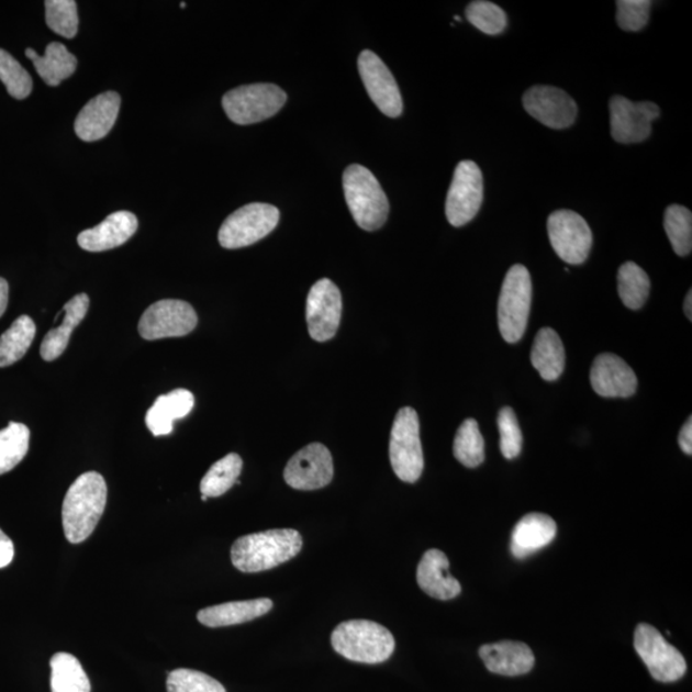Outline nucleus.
Here are the masks:
<instances>
[{"label": "nucleus", "instance_id": "1", "mask_svg": "<svg viewBox=\"0 0 692 692\" xmlns=\"http://www.w3.org/2000/svg\"><path fill=\"white\" fill-rule=\"evenodd\" d=\"M107 494L102 475L91 471L77 477L62 506V523L69 543L80 544L94 533L105 510Z\"/></svg>", "mask_w": 692, "mask_h": 692}, {"label": "nucleus", "instance_id": "2", "mask_svg": "<svg viewBox=\"0 0 692 692\" xmlns=\"http://www.w3.org/2000/svg\"><path fill=\"white\" fill-rule=\"evenodd\" d=\"M303 548V537L295 529H269L242 536L231 548V560L238 571H268L295 558Z\"/></svg>", "mask_w": 692, "mask_h": 692}, {"label": "nucleus", "instance_id": "3", "mask_svg": "<svg viewBox=\"0 0 692 692\" xmlns=\"http://www.w3.org/2000/svg\"><path fill=\"white\" fill-rule=\"evenodd\" d=\"M331 645L342 657L358 663L379 665L395 650V638L387 627L367 620L341 623L331 635Z\"/></svg>", "mask_w": 692, "mask_h": 692}, {"label": "nucleus", "instance_id": "4", "mask_svg": "<svg viewBox=\"0 0 692 692\" xmlns=\"http://www.w3.org/2000/svg\"><path fill=\"white\" fill-rule=\"evenodd\" d=\"M343 187L346 204L360 228L376 231L384 225L389 215V200L375 175L360 165L345 169Z\"/></svg>", "mask_w": 692, "mask_h": 692}, {"label": "nucleus", "instance_id": "5", "mask_svg": "<svg viewBox=\"0 0 692 692\" xmlns=\"http://www.w3.org/2000/svg\"><path fill=\"white\" fill-rule=\"evenodd\" d=\"M531 302L533 282L528 269L515 265L505 276L498 305L499 330L506 343H518L525 335Z\"/></svg>", "mask_w": 692, "mask_h": 692}, {"label": "nucleus", "instance_id": "6", "mask_svg": "<svg viewBox=\"0 0 692 692\" xmlns=\"http://www.w3.org/2000/svg\"><path fill=\"white\" fill-rule=\"evenodd\" d=\"M390 464L400 480L414 483L425 467L420 437L418 414L411 406L397 413L390 434Z\"/></svg>", "mask_w": 692, "mask_h": 692}, {"label": "nucleus", "instance_id": "7", "mask_svg": "<svg viewBox=\"0 0 692 692\" xmlns=\"http://www.w3.org/2000/svg\"><path fill=\"white\" fill-rule=\"evenodd\" d=\"M288 96L274 83L244 85L222 98L227 118L237 125H252L271 119L287 103Z\"/></svg>", "mask_w": 692, "mask_h": 692}, {"label": "nucleus", "instance_id": "8", "mask_svg": "<svg viewBox=\"0 0 692 692\" xmlns=\"http://www.w3.org/2000/svg\"><path fill=\"white\" fill-rule=\"evenodd\" d=\"M279 221L280 211L275 205L246 204L230 214L222 223L219 242L225 249L245 248L271 234Z\"/></svg>", "mask_w": 692, "mask_h": 692}, {"label": "nucleus", "instance_id": "9", "mask_svg": "<svg viewBox=\"0 0 692 692\" xmlns=\"http://www.w3.org/2000/svg\"><path fill=\"white\" fill-rule=\"evenodd\" d=\"M635 650L659 682L679 681L688 671L682 654L648 623H640L635 630Z\"/></svg>", "mask_w": 692, "mask_h": 692}, {"label": "nucleus", "instance_id": "10", "mask_svg": "<svg viewBox=\"0 0 692 692\" xmlns=\"http://www.w3.org/2000/svg\"><path fill=\"white\" fill-rule=\"evenodd\" d=\"M482 200L483 177L480 167L472 160H461L454 171L446 197V219L454 227L467 225L479 213Z\"/></svg>", "mask_w": 692, "mask_h": 692}, {"label": "nucleus", "instance_id": "11", "mask_svg": "<svg viewBox=\"0 0 692 692\" xmlns=\"http://www.w3.org/2000/svg\"><path fill=\"white\" fill-rule=\"evenodd\" d=\"M198 315L189 303L182 300L166 299L152 304L138 321V334L145 341L166 337H182L194 331Z\"/></svg>", "mask_w": 692, "mask_h": 692}, {"label": "nucleus", "instance_id": "12", "mask_svg": "<svg viewBox=\"0 0 692 692\" xmlns=\"http://www.w3.org/2000/svg\"><path fill=\"white\" fill-rule=\"evenodd\" d=\"M548 234L554 252L569 265H582L592 248V233L579 213L556 211L548 220Z\"/></svg>", "mask_w": 692, "mask_h": 692}, {"label": "nucleus", "instance_id": "13", "mask_svg": "<svg viewBox=\"0 0 692 692\" xmlns=\"http://www.w3.org/2000/svg\"><path fill=\"white\" fill-rule=\"evenodd\" d=\"M342 313L341 289L328 279L315 282L306 298L308 331L313 341L319 343L331 341L341 326Z\"/></svg>", "mask_w": 692, "mask_h": 692}, {"label": "nucleus", "instance_id": "14", "mask_svg": "<svg viewBox=\"0 0 692 692\" xmlns=\"http://www.w3.org/2000/svg\"><path fill=\"white\" fill-rule=\"evenodd\" d=\"M283 479L295 490H319L334 479V461L325 445L313 443L292 456Z\"/></svg>", "mask_w": 692, "mask_h": 692}, {"label": "nucleus", "instance_id": "15", "mask_svg": "<svg viewBox=\"0 0 692 692\" xmlns=\"http://www.w3.org/2000/svg\"><path fill=\"white\" fill-rule=\"evenodd\" d=\"M610 111L612 136L621 144L645 142L651 134V123L660 114L656 103H635L621 96L611 99Z\"/></svg>", "mask_w": 692, "mask_h": 692}, {"label": "nucleus", "instance_id": "16", "mask_svg": "<svg viewBox=\"0 0 692 692\" xmlns=\"http://www.w3.org/2000/svg\"><path fill=\"white\" fill-rule=\"evenodd\" d=\"M358 69L369 98L388 118L397 119L403 113V99L395 77L382 59L371 51L359 54Z\"/></svg>", "mask_w": 692, "mask_h": 692}, {"label": "nucleus", "instance_id": "17", "mask_svg": "<svg viewBox=\"0 0 692 692\" xmlns=\"http://www.w3.org/2000/svg\"><path fill=\"white\" fill-rule=\"evenodd\" d=\"M523 107L529 115L554 130L572 126L577 118V104L566 91L537 85L525 92Z\"/></svg>", "mask_w": 692, "mask_h": 692}, {"label": "nucleus", "instance_id": "18", "mask_svg": "<svg viewBox=\"0 0 692 692\" xmlns=\"http://www.w3.org/2000/svg\"><path fill=\"white\" fill-rule=\"evenodd\" d=\"M591 387L603 398H629L637 389V377L615 354H600L591 367Z\"/></svg>", "mask_w": 692, "mask_h": 692}, {"label": "nucleus", "instance_id": "19", "mask_svg": "<svg viewBox=\"0 0 692 692\" xmlns=\"http://www.w3.org/2000/svg\"><path fill=\"white\" fill-rule=\"evenodd\" d=\"M121 97L115 91H105L92 98L75 121V133L82 142H98L111 133L118 121Z\"/></svg>", "mask_w": 692, "mask_h": 692}, {"label": "nucleus", "instance_id": "20", "mask_svg": "<svg viewBox=\"0 0 692 692\" xmlns=\"http://www.w3.org/2000/svg\"><path fill=\"white\" fill-rule=\"evenodd\" d=\"M138 222L134 213L114 212L94 228L82 231L77 236L80 248L87 252H104L119 248L136 233Z\"/></svg>", "mask_w": 692, "mask_h": 692}, {"label": "nucleus", "instance_id": "21", "mask_svg": "<svg viewBox=\"0 0 692 692\" xmlns=\"http://www.w3.org/2000/svg\"><path fill=\"white\" fill-rule=\"evenodd\" d=\"M449 559L442 550H427L417 568L418 587L431 598L438 600L457 598L461 587L449 573Z\"/></svg>", "mask_w": 692, "mask_h": 692}, {"label": "nucleus", "instance_id": "22", "mask_svg": "<svg viewBox=\"0 0 692 692\" xmlns=\"http://www.w3.org/2000/svg\"><path fill=\"white\" fill-rule=\"evenodd\" d=\"M480 658L490 672L507 677L526 674L535 665L533 650L518 641L483 645Z\"/></svg>", "mask_w": 692, "mask_h": 692}, {"label": "nucleus", "instance_id": "23", "mask_svg": "<svg viewBox=\"0 0 692 692\" xmlns=\"http://www.w3.org/2000/svg\"><path fill=\"white\" fill-rule=\"evenodd\" d=\"M557 536V523L549 515L531 513L525 515L512 534L511 550L515 558L523 559L548 546Z\"/></svg>", "mask_w": 692, "mask_h": 692}, {"label": "nucleus", "instance_id": "24", "mask_svg": "<svg viewBox=\"0 0 692 692\" xmlns=\"http://www.w3.org/2000/svg\"><path fill=\"white\" fill-rule=\"evenodd\" d=\"M274 607L271 599L260 598L208 606L198 612V621L211 628L241 625L267 614Z\"/></svg>", "mask_w": 692, "mask_h": 692}, {"label": "nucleus", "instance_id": "25", "mask_svg": "<svg viewBox=\"0 0 692 692\" xmlns=\"http://www.w3.org/2000/svg\"><path fill=\"white\" fill-rule=\"evenodd\" d=\"M194 404V395L187 389H176L160 395L146 412V426L154 436L169 435L174 431V422L187 417Z\"/></svg>", "mask_w": 692, "mask_h": 692}, {"label": "nucleus", "instance_id": "26", "mask_svg": "<svg viewBox=\"0 0 692 692\" xmlns=\"http://www.w3.org/2000/svg\"><path fill=\"white\" fill-rule=\"evenodd\" d=\"M89 303L88 294L82 292V294H77L65 304L64 310H62L64 322H62L59 327L51 330L42 343L41 356L44 360L52 361L64 354L74 330L87 317Z\"/></svg>", "mask_w": 692, "mask_h": 692}, {"label": "nucleus", "instance_id": "27", "mask_svg": "<svg viewBox=\"0 0 692 692\" xmlns=\"http://www.w3.org/2000/svg\"><path fill=\"white\" fill-rule=\"evenodd\" d=\"M531 361L545 381H556L565 371L566 351L559 335L550 327L538 331Z\"/></svg>", "mask_w": 692, "mask_h": 692}, {"label": "nucleus", "instance_id": "28", "mask_svg": "<svg viewBox=\"0 0 692 692\" xmlns=\"http://www.w3.org/2000/svg\"><path fill=\"white\" fill-rule=\"evenodd\" d=\"M26 57L33 60L38 76L49 87H58L62 81L71 77L77 69V58L62 43H51L46 46L43 57L31 48L26 49Z\"/></svg>", "mask_w": 692, "mask_h": 692}, {"label": "nucleus", "instance_id": "29", "mask_svg": "<svg viewBox=\"0 0 692 692\" xmlns=\"http://www.w3.org/2000/svg\"><path fill=\"white\" fill-rule=\"evenodd\" d=\"M52 692H90V681L80 660L68 652H57L51 659Z\"/></svg>", "mask_w": 692, "mask_h": 692}, {"label": "nucleus", "instance_id": "30", "mask_svg": "<svg viewBox=\"0 0 692 692\" xmlns=\"http://www.w3.org/2000/svg\"><path fill=\"white\" fill-rule=\"evenodd\" d=\"M36 335V326L29 315H21L0 336V368L12 366L25 356Z\"/></svg>", "mask_w": 692, "mask_h": 692}, {"label": "nucleus", "instance_id": "31", "mask_svg": "<svg viewBox=\"0 0 692 692\" xmlns=\"http://www.w3.org/2000/svg\"><path fill=\"white\" fill-rule=\"evenodd\" d=\"M243 469V459L236 453H230L210 468L200 482V491L207 498H219L238 483Z\"/></svg>", "mask_w": 692, "mask_h": 692}, {"label": "nucleus", "instance_id": "32", "mask_svg": "<svg viewBox=\"0 0 692 692\" xmlns=\"http://www.w3.org/2000/svg\"><path fill=\"white\" fill-rule=\"evenodd\" d=\"M650 280L640 266L626 261L618 271V292L623 304L629 310H640L649 297Z\"/></svg>", "mask_w": 692, "mask_h": 692}, {"label": "nucleus", "instance_id": "33", "mask_svg": "<svg viewBox=\"0 0 692 692\" xmlns=\"http://www.w3.org/2000/svg\"><path fill=\"white\" fill-rule=\"evenodd\" d=\"M30 429L23 423L10 422L0 429V475L12 471L26 457Z\"/></svg>", "mask_w": 692, "mask_h": 692}, {"label": "nucleus", "instance_id": "34", "mask_svg": "<svg viewBox=\"0 0 692 692\" xmlns=\"http://www.w3.org/2000/svg\"><path fill=\"white\" fill-rule=\"evenodd\" d=\"M453 451L459 464L467 468H476L483 464L484 442L479 423L472 418L461 423L454 438Z\"/></svg>", "mask_w": 692, "mask_h": 692}, {"label": "nucleus", "instance_id": "35", "mask_svg": "<svg viewBox=\"0 0 692 692\" xmlns=\"http://www.w3.org/2000/svg\"><path fill=\"white\" fill-rule=\"evenodd\" d=\"M665 228L677 256H689L692 249V214L688 208L669 205L665 213Z\"/></svg>", "mask_w": 692, "mask_h": 692}, {"label": "nucleus", "instance_id": "36", "mask_svg": "<svg viewBox=\"0 0 692 692\" xmlns=\"http://www.w3.org/2000/svg\"><path fill=\"white\" fill-rule=\"evenodd\" d=\"M45 5V21L54 33L72 38L79 31V15L74 0H48Z\"/></svg>", "mask_w": 692, "mask_h": 692}, {"label": "nucleus", "instance_id": "37", "mask_svg": "<svg viewBox=\"0 0 692 692\" xmlns=\"http://www.w3.org/2000/svg\"><path fill=\"white\" fill-rule=\"evenodd\" d=\"M0 81L4 83L8 94L14 99H26L33 91V79L30 74L4 49H0Z\"/></svg>", "mask_w": 692, "mask_h": 692}, {"label": "nucleus", "instance_id": "38", "mask_svg": "<svg viewBox=\"0 0 692 692\" xmlns=\"http://www.w3.org/2000/svg\"><path fill=\"white\" fill-rule=\"evenodd\" d=\"M467 20L483 34L499 35L506 27V14L499 5L476 0L466 8Z\"/></svg>", "mask_w": 692, "mask_h": 692}, {"label": "nucleus", "instance_id": "39", "mask_svg": "<svg viewBox=\"0 0 692 692\" xmlns=\"http://www.w3.org/2000/svg\"><path fill=\"white\" fill-rule=\"evenodd\" d=\"M167 692H226L213 677L194 669H175L167 677Z\"/></svg>", "mask_w": 692, "mask_h": 692}, {"label": "nucleus", "instance_id": "40", "mask_svg": "<svg viewBox=\"0 0 692 692\" xmlns=\"http://www.w3.org/2000/svg\"><path fill=\"white\" fill-rule=\"evenodd\" d=\"M498 427L500 433V451L504 458H517L522 450L523 436L514 411L510 406H504L498 415Z\"/></svg>", "mask_w": 692, "mask_h": 692}, {"label": "nucleus", "instance_id": "41", "mask_svg": "<svg viewBox=\"0 0 692 692\" xmlns=\"http://www.w3.org/2000/svg\"><path fill=\"white\" fill-rule=\"evenodd\" d=\"M649 0H618L617 22L622 30L640 31L649 21Z\"/></svg>", "mask_w": 692, "mask_h": 692}, {"label": "nucleus", "instance_id": "42", "mask_svg": "<svg viewBox=\"0 0 692 692\" xmlns=\"http://www.w3.org/2000/svg\"><path fill=\"white\" fill-rule=\"evenodd\" d=\"M14 558V545L2 529H0V568L8 567Z\"/></svg>", "mask_w": 692, "mask_h": 692}, {"label": "nucleus", "instance_id": "43", "mask_svg": "<svg viewBox=\"0 0 692 692\" xmlns=\"http://www.w3.org/2000/svg\"><path fill=\"white\" fill-rule=\"evenodd\" d=\"M679 444L683 453H687L688 456L692 454V418L690 417L687 423H684L682 429L679 435Z\"/></svg>", "mask_w": 692, "mask_h": 692}, {"label": "nucleus", "instance_id": "44", "mask_svg": "<svg viewBox=\"0 0 692 692\" xmlns=\"http://www.w3.org/2000/svg\"><path fill=\"white\" fill-rule=\"evenodd\" d=\"M8 295H10V287H8V282L0 277V317H2L7 310Z\"/></svg>", "mask_w": 692, "mask_h": 692}, {"label": "nucleus", "instance_id": "45", "mask_svg": "<svg viewBox=\"0 0 692 692\" xmlns=\"http://www.w3.org/2000/svg\"><path fill=\"white\" fill-rule=\"evenodd\" d=\"M683 311H684V314H687V317L691 321L692 320V291L691 290L688 292L687 299H684Z\"/></svg>", "mask_w": 692, "mask_h": 692}, {"label": "nucleus", "instance_id": "46", "mask_svg": "<svg viewBox=\"0 0 692 692\" xmlns=\"http://www.w3.org/2000/svg\"><path fill=\"white\" fill-rule=\"evenodd\" d=\"M207 499H208L207 496L202 495V500H203V502H205V500H207Z\"/></svg>", "mask_w": 692, "mask_h": 692}]
</instances>
